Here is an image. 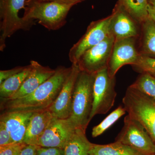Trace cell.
<instances>
[{
    "instance_id": "cell-33",
    "label": "cell",
    "mask_w": 155,
    "mask_h": 155,
    "mask_svg": "<svg viewBox=\"0 0 155 155\" xmlns=\"http://www.w3.org/2000/svg\"><path fill=\"white\" fill-rule=\"evenodd\" d=\"M149 3L155 11V0H149Z\"/></svg>"
},
{
    "instance_id": "cell-3",
    "label": "cell",
    "mask_w": 155,
    "mask_h": 155,
    "mask_svg": "<svg viewBox=\"0 0 155 155\" xmlns=\"http://www.w3.org/2000/svg\"><path fill=\"white\" fill-rule=\"evenodd\" d=\"M73 6L57 1L26 0L22 17L25 22L34 24L35 20L49 30H57L67 22V16Z\"/></svg>"
},
{
    "instance_id": "cell-18",
    "label": "cell",
    "mask_w": 155,
    "mask_h": 155,
    "mask_svg": "<svg viewBox=\"0 0 155 155\" xmlns=\"http://www.w3.org/2000/svg\"><path fill=\"white\" fill-rule=\"evenodd\" d=\"M32 69L30 64L25 66V69L21 72L9 78L0 84V97L1 99H6L17 92L20 89L29 75Z\"/></svg>"
},
{
    "instance_id": "cell-24",
    "label": "cell",
    "mask_w": 155,
    "mask_h": 155,
    "mask_svg": "<svg viewBox=\"0 0 155 155\" xmlns=\"http://www.w3.org/2000/svg\"><path fill=\"white\" fill-rule=\"evenodd\" d=\"M132 66L136 71L140 73L147 72L155 76V58L140 54L136 64Z\"/></svg>"
},
{
    "instance_id": "cell-17",
    "label": "cell",
    "mask_w": 155,
    "mask_h": 155,
    "mask_svg": "<svg viewBox=\"0 0 155 155\" xmlns=\"http://www.w3.org/2000/svg\"><path fill=\"white\" fill-rule=\"evenodd\" d=\"M139 51L140 54L155 56V23L149 17L140 24Z\"/></svg>"
},
{
    "instance_id": "cell-25",
    "label": "cell",
    "mask_w": 155,
    "mask_h": 155,
    "mask_svg": "<svg viewBox=\"0 0 155 155\" xmlns=\"http://www.w3.org/2000/svg\"><path fill=\"white\" fill-rule=\"evenodd\" d=\"M29 119L23 122L16 130L10 132L11 143L23 142V140L25 137L29 123Z\"/></svg>"
},
{
    "instance_id": "cell-8",
    "label": "cell",
    "mask_w": 155,
    "mask_h": 155,
    "mask_svg": "<svg viewBox=\"0 0 155 155\" xmlns=\"http://www.w3.org/2000/svg\"><path fill=\"white\" fill-rule=\"evenodd\" d=\"M113 16L112 14L106 18L93 21L89 24L85 33L69 50V60L72 64H77L86 51L110 35V25Z\"/></svg>"
},
{
    "instance_id": "cell-26",
    "label": "cell",
    "mask_w": 155,
    "mask_h": 155,
    "mask_svg": "<svg viewBox=\"0 0 155 155\" xmlns=\"http://www.w3.org/2000/svg\"><path fill=\"white\" fill-rule=\"evenodd\" d=\"M25 143H13L0 146V155H16L26 145Z\"/></svg>"
},
{
    "instance_id": "cell-20",
    "label": "cell",
    "mask_w": 155,
    "mask_h": 155,
    "mask_svg": "<svg viewBox=\"0 0 155 155\" xmlns=\"http://www.w3.org/2000/svg\"><path fill=\"white\" fill-rule=\"evenodd\" d=\"M119 5L140 24L149 18L148 0H119Z\"/></svg>"
},
{
    "instance_id": "cell-12",
    "label": "cell",
    "mask_w": 155,
    "mask_h": 155,
    "mask_svg": "<svg viewBox=\"0 0 155 155\" xmlns=\"http://www.w3.org/2000/svg\"><path fill=\"white\" fill-rule=\"evenodd\" d=\"M75 130L69 125L67 119L54 117L39 138L36 146L63 149Z\"/></svg>"
},
{
    "instance_id": "cell-23",
    "label": "cell",
    "mask_w": 155,
    "mask_h": 155,
    "mask_svg": "<svg viewBox=\"0 0 155 155\" xmlns=\"http://www.w3.org/2000/svg\"><path fill=\"white\" fill-rule=\"evenodd\" d=\"M126 112V110L124 107L119 106L109 114L100 124L93 127L91 133L92 137H97L102 134L122 116L125 115Z\"/></svg>"
},
{
    "instance_id": "cell-22",
    "label": "cell",
    "mask_w": 155,
    "mask_h": 155,
    "mask_svg": "<svg viewBox=\"0 0 155 155\" xmlns=\"http://www.w3.org/2000/svg\"><path fill=\"white\" fill-rule=\"evenodd\" d=\"M130 87L149 97L155 102V77L147 72H143Z\"/></svg>"
},
{
    "instance_id": "cell-13",
    "label": "cell",
    "mask_w": 155,
    "mask_h": 155,
    "mask_svg": "<svg viewBox=\"0 0 155 155\" xmlns=\"http://www.w3.org/2000/svg\"><path fill=\"white\" fill-rule=\"evenodd\" d=\"M110 25V34L115 41L129 38H138L140 35V24L132 18L120 5L112 13Z\"/></svg>"
},
{
    "instance_id": "cell-1",
    "label": "cell",
    "mask_w": 155,
    "mask_h": 155,
    "mask_svg": "<svg viewBox=\"0 0 155 155\" xmlns=\"http://www.w3.org/2000/svg\"><path fill=\"white\" fill-rule=\"evenodd\" d=\"M51 78L26 96L14 100L1 99V113L20 112L36 113L48 110L58 97L71 67L58 66Z\"/></svg>"
},
{
    "instance_id": "cell-11",
    "label": "cell",
    "mask_w": 155,
    "mask_h": 155,
    "mask_svg": "<svg viewBox=\"0 0 155 155\" xmlns=\"http://www.w3.org/2000/svg\"><path fill=\"white\" fill-rule=\"evenodd\" d=\"M69 75L56 101L48 110L53 116L58 119H67L70 116L72 96L77 78L80 72L77 64H72Z\"/></svg>"
},
{
    "instance_id": "cell-19",
    "label": "cell",
    "mask_w": 155,
    "mask_h": 155,
    "mask_svg": "<svg viewBox=\"0 0 155 155\" xmlns=\"http://www.w3.org/2000/svg\"><path fill=\"white\" fill-rule=\"evenodd\" d=\"M132 148L115 141L110 144L92 143L89 155H142Z\"/></svg>"
},
{
    "instance_id": "cell-5",
    "label": "cell",
    "mask_w": 155,
    "mask_h": 155,
    "mask_svg": "<svg viewBox=\"0 0 155 155\" xmlns=\"http://www.w3.org/2000/svg\"><path fill=\"white\" fill-rule=\"evenodd\" d=\"M26 0H0V51L6 48L7 39L17 31L28 30L33 24L25 22L19 16L25 8Z\"/></svg>"
},
{
    "instance_id": "cell-28",
    "label": "cell",
    "mask_w": 155,
    "mask_h": 155,
    "mask_svg": "<svg viewBox=\"0 0 155 155\" xmlns=\"http://www.w3.org/2000/svg\"><path fill=\"white\" fill-rule=\"evenodd\" d=\"M25 66H18L13 69L8 70H1L0 71V84L3 83L5 81L7 80L9 78L12 77L15 74L21 72L24 69Z\"/></svg>"
},
{
    "instance_id": "cell-31",
    "label": "cell",
    "mask_w": 155,
    "mask_h": 155,
    "mask_svg": "<svg viewBox=\"0 0 155 155\" xmlns=\"http://www.w3.org/2000/svg\"><path fill=\"white\" fill-rule=\"evenodd\" d=\"M83 1L84 0H51V1H57L59 2L74 6L78 3L81 2Z\"/></svg>"
},
{
    "instance_id": "cell-27",
    "label": "cell",
    "mask_w": 155,
    "mask_h": 155,
    "mask_svg": "<svg viewBox=\"0 0 155 155\" xmlns=\"http://www.w3.org/2000/svg\"><path fill=\"white\" fill-rule=\"evenodd\" d=\"M36 155H64V150L58 147L38 146Z\"/></svg>"
},
{
    "instance_id": "cell-4",
    "label": "cell",
    "mask_w": 155,
    "mask_h": 155,
    "mask_svg": "<svg viewBox=\"0 0 155 155\" xmlns=\"http://www.w3.org/2000/svg\"><path fill=\"white\" fill-rule=\"evenodd\" d=\"M128 115L144 127L155 144V102L130 86L122 99Z\"/></svg>"
},
{
    "instance_id": "cell-15",
    "label": "cell",
    "mask_w": 155,
    "mask_h": 155,
    "mask_svg": "<svg viewBox=\"0 0 155 155\" xmlns=\"http://www.w3.org/2000/svg\"><path fill=\"white\" fill-rule=\"evenodd\" d=\"M52 114L49 110L36 112L29 119V123L23 142L28 145H36L52 119Z\"/></svg>"
},
{
    "instance_id": "cell-21",
    "label": "cell",
    "mask_w": 155,
    "mask_h": 155,
    "mask_svg": "<svg viewBox=\"0 0 155 155\" xmlns=\"http://www.w3.org/2000/svg\"><path fill=\"white\" fill-rule=\"evenodd\" d=\"M34 113L20 111L1 113L0 123L4 125L9 132H13L30 119Z\"/></svg>"
},
{
    "instance_id": "cell-29",
    "label": "cell",
    "mask_w": 155,
    "mask_h": 155,
    "mask_svg": "<svg viewBox=\"0 0 155 155\" xmlns=\"http://www.w3.org/2000/svg\"><path fill=\"white\" fill-rule=\"evenodd\" d=\"M11 143V133L0 123V146Z\"/></svg>"
},
{
    "instance_id": "cell-30",
    "label": "cell",
    "mask_w": 155,
    "mask_h": 155,
    "mask_svg": "<svg viewBox=\"0 0 155 155\" xmlns=\"http://www.w3.org/2000/svg\"><path fill=\"white\" fill-rule=\"evenodd\" d=\"M38 147V146L27 144L22 149L19 155H36Z\"/></svg>"
},
{
    "instance_id": "cell-32",
    "label": "cell",
    "mask_w": 155,
    "mask_h": 155,
    "mask_svg": "<svg viewBox=\"0 0 155 155\" xmlns=\"http://www.w3.org/2000/svg\"><path fill=\"white\" fill-rule=\"evenodd\" d=\"M147 10L149 17L155 23V11L150 4L148 6Z\"/></svg>"
},
{
    "instance_id": "cell-35",
    "label": "cell",
    "mask_w": 155,
    "mask_h": 155,
    "mask_svg": "<svg viewBox=\"0 0 155 155\" xmlns=\"http://www.w3.org/2000/svg\"><path fill=\"white\" fill-rule=\"evenodd\" d=\"M20 152H21V151H20ZM20 152H19L18 153H17V154H16V155H19V154H20Z\"/></svg>"
},
{
    "instance_id": "cell-16",
    "label": "cell",
    "mask_w": 155,
    "mask_h": 155,
    "mask_svg": "<svg viewBox=\"0 0 155 155\" xmlns=\"http://www.w3.org/2000/svg\"><path fill=\"white\" fill-rule=\"evenodd\" d=\"M92 143L87 138L85 131L75 129L64 148V155H89Z\"/></svg>"
},
{
    "instance_id": "cell-7",
    "label": "cell",
    "mask_w": 155,
    "mask_h": 155,
    "mask_svg": "<svg viewBox=\"0 0 155 155\" xmlns=\"http://www.w3.org/2000/svg\"><path fill=\"white\" fill-rule=\"evenodd\" d=\"M116 141L132 148L144 155H155V144L142 125L127 115Z\"/></svg>"
},
{
    "instance_id": "cell-2",
    "label": "cell",
    "mask_w": 155,
    "mask_h": 155,
    "mask_svg": "<svg viewBox=\"0 0 155 155\" xmlns=\"http://www.w3.org/2000/svg\"><path fill=\"white\" fill-rule=\"evenodd\" d=\"M94 80V74L80 70L73 91L70 116L67 119L74 129L79 128L86 131L91 121Z\"/></svg>"
},
{
    "instance_id": "cell-6",
    "label": "cell",
    "mask_w": 155,
    "mask_h": 155,
    "mask_svg": "<svg viewBox=\"0 0 155 155\" xmlns=\"http://www.w3.org/2000/svg\"><path fill=\"white\" fill-rule=\"evenodd\" d=\"M94 75L93 103L91 120L97 114L107 113L114 107L117 95L115 90L116 77L109 76L107 67L100 70Z\"/></svg>"
},
{
    "instance_id": "cell-34",
    "label": "cell",
    "mask_w": 155,
    "mask_h": 155,
    "mask_svg": "<svg viewBox=\"0 0 155 155\" xmlns=\"http://www.w3.org/2000/svg\"><path fill=\"white\" fill-rule=\"evenodd\" d=\"M42 1H44V2H48V1H51V0H41Z\"/></svg>"
},
{
    "instance_id": "cell-14",
    "label": "cell",
    "mask_w": 155,
    "mask_h": 155,
    "mask_svg": "<svg viewBox=\"0 0 155 155\" xmlns=\"http://www.w3.org/2000/svg\"><path fill=\"white\" fill-rule=\"evenodd\" d=\"M30 63L32 69L22 86L13 96L6 100L16 99L31 94L56 72V69L42 66L37 61H31Z\"/></svg>"
},
{
    "instance_id": "cell-36",
    "label": "cell",
    "mask_w": 155,
    "mask_h": 155,
    "mask_svg": "<svg viewBox=\"0 0 155 155\" xmlns=\"http://www.w3.org/2000/svg\"></svg>"
},
{
    "instance_id": "cell-10",
    "label": "cell",
    "mask_w": 155,
    "mask_h": 155,
    "mask_svg": "<svg viewBox=\"0 0 155 155\" xmlns=\"http://www.w3.org/2000/svg\"><path fill=\"white\" fill-rule=\"evenodd\" d=\"M137 38L115 41L107 65L109 76L115 77L117 72L125 65H135L140 53L137 46Z\"/></svg>"
},
{
    "instance_id": "cell-9",
    "label": "cell",
    "mask_w": 155,
    "mask_h": 155,
    "mask_svg": "<svg viewBox=\"0 0 155 155\" xmlns=\"http://www.w3.org/2000/svg\"><path fill=\"white\" fill-rule=\"evenodd\" d=\"M114 42L115 39L110 35L101 42L86 51L77 64L81 71L94 74L107 67Z\"/></svg>"
}]
</instances>
